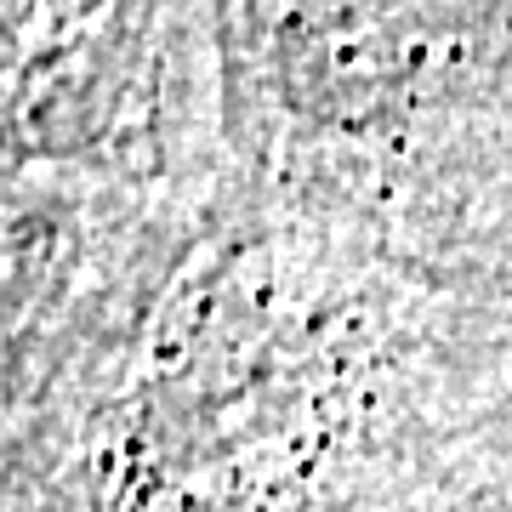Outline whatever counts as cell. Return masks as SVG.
Instances as JSON below:
<instances>
[{
  "instance_id": "6da1fadb",
  "label": "cell",
  "mask_w": 512,
  "mask_h": 512,
  "mask_svg": "<svg viewBox=\"0 0 512 512\" xmlns=\"http://www.w3.org/2000/svg\"><path fill=\"white\" fill-rule=\"evenodd\" d=\"M512 0H234V29L285 143L325 160L416 154L444 109L473 103L478 40L507 35Z\"/></svg>"
}]
</instances>
